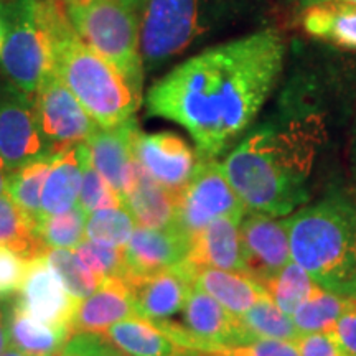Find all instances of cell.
Listing matches in <instances>:
<instances>
[{"label":"cell","mask_w":356,"mask_h":356,"mask_svg":"<svg viewBox=\"0 0 356 356\" xmlns=\"http://www.w3.org/2000/svg\"><path fill=\"white\" fill-rule=\"evenodd\" d=\"M229 356H299L293 341L273 340V338H254L249 343L222 351Z\"/></svg>","instance_id":"74e56055"},{"label":"cell","mask_w":356,"mask_h":356,"mask_svg":"<svg viewBox=\"0 0 356 356\" xmlns=\"http://www.w3.org/2000/svg\"><path fill=\"white\" fill-rule=\"evenodd\" d=\"M44 261L55 270L66 291L74 300L81 302L96 292L101 280L96 279L70 249H48Z\"/></svg>","instance_id":"1f68e13d"},{"label":"cell","mask_w":356,"mask_h":356,"mask_svg":"<svg viewBox=\"0 0 356 356\" xmlns=\"http://www.w3.org/2000/svg\"><path fill=\"white\" fill-rule=\"evenodd\" d=\"M244 269L262 287L289 264V222L262 215H249L239 225Z\"/></svg>","instance_id":"7c38bea8"},{"label":"cell","mask_w":356,"mask_h":356,"mask_svg":"<svg viewBox=\"0 0 356 356\" xmlns=\"http://www.w3.org/2000/svg\"><path fill=\"white\" fill-rule=\"evenodd\" d=\"M340 296L345 297H351V299H356V273L353 274L348 282L345 284V287L340 291Z\"/></svg>","instance_id":"7bdbcfd3"},{"label":"cell","mask_w":356,"mask_h":356,"mask_svg":"<svg viewBox=\"0 0 356 356\" xmlns=\"http://www.w3.org/2000/svg\"><path fill=\"white\" fill-rule=\"evenodd\" d=\"M88 157L89 152L84 142L66 147L53 155L42 190V218L60 215L78 203L83 168Z\"/></svg>","instance_id":"44dd1931"},{"label":"cell","mask_w":356,"mask_h":356,"mask_svg":"<svg viewBox=\"0 0 356 356\" xmlns=\"http://www.w3.org/2000/svg\"><path fill=\"white\" fill-rule=\"evenodd\" d=\"M0 246H6L22 259L43 257L48 248L37 236V222L7 193L0 195Z\"/></svg>","instance_id":"484cf974"},{"label":"cell","mask_w":356,"mask_h":356,"mask_svg":"<svg viewBox=\"0 0 356 356\" xmlns=\"http://www.w3.org/2000/svg\"><path fill=\"white\" fill-rule=\"evenodd\" d=\"M88 213L76 203L68 211L42 218L37 236L48 249H73L84 239Z\"/></svg>","instance_id":"4dcf8cb0"},{"label":"cell","mask_w":356,"mask_h":356,"mask_svg":"<svg viewBox=\"0 0 356 356\" xmlns=\"http://www.w3.org/2000/svg\"><path fill=\"white\" fill-rule=\"evenodd\" d=\"M318 2H327V0H302V6L309 7V6H314V3H318Z\"/></svg>","instance_id":"f907efd6"},{"label":"cell","mask_w":356,"mask_h":356,"mask_svg":"<svg viewBox=\"0 0 356 356\" xmlns=\"http://www.w3.org/2000/svg\"><path fill=\"white\" fill-rule=\"evenodd\" d=\"M118 356H119V355H118Z\"/></svg>","instance_id":"11a10c76"},{"label":"cell","mask_w":356,"mask_h":356,"mask_svg":"<svg viewBox=\"0 0 356 356\" xmlns=\"http://www.w3.org/2000/svg\"><path fill=\"white\" fill-rule=\"evenodd\" d=\"M343 2H353V3H356V0H343Z\"/></svg>","instance_id":"f5cc1de1"},{"label":"cell","mask_w":356,"mask_h":356,"mask_svg":"<svg viewBox=\"0 0 356 356\" xmlns=\"http://www.w3.org/2000/svg\"><path fill=\"white\" fill-rule=\"evenodd\" d=\"M33 102L40 132L50 154L83 144L99 127L55 73L40 84Z\"/></svg>","instance_id":"30bf717a"},{"label":"cell","mask_w":356,"mask_h":356,"mask_svg":"<svg viewBox=\"0 0 356 356\" xmlns=\"http://www.w3.org/2000/svg\"><path fill=\"white\" fill-rule=\"evenodd\" d=\"M293 343L299 356H348L332 330L300 335Z\"/></svg>","instance_id":"f35d334b"},{"label":"cell","mask_w":356,"mask_h":356,"mask_svg":"<svg viewBox=\"0 0 356 356\" xmlns=\"http://www.w3.org/2000/svg\"><path fill=\"white\" fill-rule=\"evenodd\" d=\"M350 168H351V177L356 185V114L353 127H351V140H350Z\"/></svg>","instance_id":"60d3db41"},{"label":"cell","mask_w":356,"mask_h":356,"mask_svg":"<svg viewBox=\"0 0 356 356\" xmlns=\"http://www.w3.org/2000/svg\"><path fill=\"white\" fill-rule=\"evenodd\" d=\"M6 33H7V15L0 10V48H2L3 40H6Z\"/></svg>","instance_id":"f6af8a7d"},{"label":"cell","mask_w":356,"mask_h":356,"mask_svg":"<svg viewBox=\"0 0 356 356\" xmlns=\"http://www.w3.org/2000/svg\"><path fill=\"white\" fill-rule=\"evenodd\" d=\"M124 207L142 228L172 229L177 221L178 195L155 181L139 162L134 180L122 198Z\"/></svg>","instance_id":"7402d4cb"},{"label":"cell","mask_w":356,"mask_h":356,"mask_svg":"<svg viewBox=\"0 0 356 356\" xmlns=\"http://www.w3.org/2000/svg\"><path fill=\"white\" fill-rule=\"evenodd\" d=\"M51 38L53 73L97 126L114 127L134 118L142 97L132 91L113 65L78 37L58 0L51 13Z\"/></svg>","instance_id":"3957f363"},{"label":"cell","mask_w":356,"mask_h":356,"mask_svg":"<svg viewBox=\"0 0 356 356\" xmlns=\"http://www.w3.org/2000/svg\"><path fill=\"white\" fill-rule=\"evenodd\" d=\"M315 289H317V284L297 262H289L275 277L264 284V291L269 293L274 304L287 315H292L297 307L304 304Z\"/></svg>","instance_id":"f546056e"},{"label":"cell","mask_w":356,"mask_h":356,"mask_svg":"<svg viewBox=\"0 0 356 356\" xmlns=\"http://www.w3.org/2000/svg\"><path fill=\"white\" fill-rule=\"evenodd\" d=\"M137 222L126 207L97 210L88 216L84 238L91 241L124 248L137 228Z\"/></svg>","instance_id":"d6a6232c"},{"label":"cell","mask_w":356,"mask_h":356,"mask_svg":"<svg viewBox=\"0 0 356 356\" xmlns=\"http://www.w3.org/2000/svg\"><path fill=\"white\" fill-rule=\"evenodd\" d=\"M56 0H15L7 12L0 68L17 88L33 96L53 73L51 13Z\"/></svg>","instance_id":"52a82bcc"},{"label":"cell","mask_w":356,"mask_h":356,"mask_svg":"<svg viewBox=\"0 0 356 356\" xmlns=\"http://www.w3.org/2000/svg\"><path fill=\"white\" fill-rule=\"evenodd\" d=\"M140 129L136 118L114 127H97L84 142L91 165L124 198L134 180L137 159L136 139Z\"/></svg>","instance_id":"5bb4252c"},{"label":"cell","mask_w":356,"mask_h":356,"mask_svg":"<svg viewBox=\"0 0 356 356\" xmlns=\"http://www.w3.org/2000/svg\"><path fill=\"white\" fill-rule=\"evenodd\" d=\"M74 254L89 273L99 280L111 277L122 279L127 273L126 262H124V248L83 239L74 248Z\"/></svg>","instance_id":"836d02e7"},{"label":"cell","mask_w":356,"mask_h":356,"mask_svg":"<svg viewBox=\"0 0 356 356\" xmlns=\"http://www.w3.org/2000/svg\"><path fill=\"white\" fill-rule=\"evenodd\" d=\"M113 2H118V3H121V6H126L137 12L142 7V2H144V0H113Z\"/></svg>","instance_id":"bcb514c9"},{"label":"cell","mask_w":356,"mask_h":356,"mask_svg":"<svg viewBox=\"0 0 356 356\" xmlns=\"http://www.w3.org/2000/svg\"><path fill=\"white\" fill-rule=\"evenodd\" d=\"M193 287L207 292L234 317H241L256 302L269 296L264 287L244 273L216 269L208 266H191L184 261Z\"/></svg>","instance_id":"ffe728a7"},{"label":"cell","mask_w":356,"mask_h":356,"mask_svg":"<svg viewBox=\"0 0 356 356\" xmlns=\"http://www.w3.org/2000/svg\"><path fill=\"white\" fill-rule=\"evenodd\" d=\"M180 348L222 353L249 343L254 337L244 330L241 322L207 292L191 286L184 305V322H154Z\"/></svg>","instance_id":"ba28073f"},{"label":"cell","mask_w":356,"mask_h":356,"mask_svg":"<svg viewBox=\"0 0 356 356\" xmlns=\"http://www.w3.org/2000/svg\"><path fill=\"white\" fill-rule=\"evenodd\" d=\"M246 213V207L229 185L221 163L202 155L195 175L178 193L175 229L190 241L191 236L218 218L228 216L243 221Z\"/></svg>","instance_id":"9c48e42d"},{"label":"cell","mask_w":356,"mask_h":356,"mask_svg":"<svg viewBox=\"0 0 356 356\" xmlns=\"http://www.w3.org/2000/svg\"><path fill=\"white\" fill-rule=\"evenodd\" d=\"M78 203L88 215L104 208L122 207V198L115 193L113 186L104 180V177L91 165L89 157L84 162L83 168V181L81 190H79Z\"/></svg>","instance_id":"e575fe53"},{"label":"cell","mask_w":356,"mask_h":356,"mask_svg":"<svg viewBox=\"0 0 356 356\" xmlns=\"http://www.w3.org/2000/svg\"><path fill=\"white\" fill-rule=\"evenodd\" d=\"M8 335H7V323H6V310L0 309V355L7 350Z\"/></svg>","instance_id":"b9f144b4"},{"label":"cell","mask_w":356,"mask_h":356,"mask_svg":"<svg viewBox=\"0 0 356 356\" xmlns=\"http://www.w3.org/2000/svg\"><path fill=\"white\" fill-rule=\"evenodd\" d=\"M132 293L136 315L149 322H162L184 309L191 282L184 262L172 269L144 275H124Z\"/></svg>","instance_id":"2e32d148"},{"label":"cell","mask_w":356,"mask_h":356,"mask_svg":"<svg viewBox=\"0 0 356 356\" xmlns=\"http://www.w3.org/2000/svg\"><path fill=\"white\" fill-rule=\"evenodd\" d=\"M66 20L84 43L121 73L137 96L144 89L140 20L113 0H58Z\"/></svg>","instance_id":"8992f818"},{"label":"cell","mask_w":356,"mask_h":356,"mask_svg":"<svg viewBox=\"0 0 356 356\" xmlns=\"http://www.w3.org/2000/svg\"><path fill=\"white\" fill-rule=\"evenodd\" d=\"M136 159L155 181L178 195L197 172L202 155L175 132H139Z\"/></svg>","instance_id":"4fadbf2b"},{"label":"cell","mask_w":356,"mask_h":356,"mask_svg":"<svg viewBox=\"0 0 356 356\" xmlns=\"http://www.w3.org/2000/svg\"><path fill=\"white\" fill-rule=\"evenodd\" d=\"M286 44L274 29L216 44L159 79L147 113L188 131L198 154L216 159L251 126L282 73Z\"/></svg>","instance_id":"6da1fadb"},{"label":"cell","mask_w":356,"mask_h":356,"mask_svg":"<svg viewBox=\"0 0 356 356\" xmlns=\"http://www.w3.org/2000/svg\"><path fill=\"white\" fill-rule=\"evenodd\" d=\"M48 152L40 132L33 96L8 79H0V159L7 172Z\"/></svg>","instance_id":"8fae6325"},{"label":"cell","mask_w":356,"mask_h":356,"mask_svg":"<svg viewBox=\"0 0 356 356\" xmlns=\"http://www.w3.org/2000/svg\"><path fill=\"white\" fill-rule=\"evenodd\" d=\"M322 134L317 118L262 124L226 155L222 170L246 211L280 218L309 202Z\"/></svg>","instance_id":"7a4b0ae2"},{"label":"cell","mask_w":356,"mask_h":356,"mask_svg":"<svg viewBox=\"0 0 356 356\" xmlns=\"http://www.w3.org/2000/svg\"><path fill=\"white\" fill-rule=\"evenodd\" d=\"M140 8L142 61L155 71L225 25L238 0H144Z\"/></svg>","instance_id":"5b68a950"},{"label":"cell","mask_w":356,"mask_h":356,"mask_svg":"<svg viewBox=\"0 0 356 356\" xmlns=\"http://www.w3.org/2000/svg\"><path fill=\"white\" fill-rule=\"evenodd\" d=\"M188 248V239L175 228L149 229L137 226L124 246L126 275H144L172 269L186 259Z\"/></svg>","instance_id":"e0dca14e"},{"label":"cell","mask_w":356,"mask_h":356,"mask_svg":"<svg viewBox=\"0 0 356 356\" xmlns=\"http://www.w3.org/2000/svg\"><path fill=\"white\" fill-rule=\"evenodd\" d=\"M137 317L132 293L121 277L101 280L92 296L81 300L71 317V333H104L111 325Z\"/></svg>","instance_id":"ac0fdd59"},{"label":"cell","mask_w":356,"mask_h":356,"mask_svg":"<svg viewBox=\"0 0 356 356\" xmlns=\"http://www.w3.org/2000/svg\"><path fill=\"white\" fill-rule=\"evenodd\" d=\"M15 302L30 317L55 327H70L71 317L79 304L70 296L44 257L29 261Z\"/></svg>","instance_id":"9a60e30c"},{"label":"cell","mask_w":356,"mask_h":356,"mask_svg":"<svg viewBox=\"0 0 356 356\" xmlns=\"http://www.w3.org/2000/svg\"><path fill=\"white\" fill-rule=\"evenodd\" d=\"M48 356H55V355H48Z\"/></svg>","instance_id":"db71d44e"},{"label":"cell","mask_w":356,"mask_h":356,"mask_svg":"<svg viewBox=\"0 0 356 356\" xmlns=\"http://www.w3.org/2000/svg\"><path fill=\"white\" fill-rule=\"evenodd\" d=\"M305 32L345 50L356 51V3L327 0L304 8Z\"/></svg>","instance_id":"cb8c5ba5"},{"label":"cell","mask_w":356,"mask_h":356,"mask_svg":"<svg viewBox=\"0 0 356 356\" xmlns=\"http://www.w3.org/2000/svg\"><path fill=\"white\" fill-rule=\"evenodd\" d=\"M7 167L3 163V160L0 159V195L6 193L7 190Z\"/></svg>","instance_id":"ee69618b"},{"label":"cell","mask_w":356,"mask_h":356,"mask_svg":"<svg viewBox=\"0 0 356 356\" xmlns=\"http://www.w3.org/2000/svg\"><path fill=\"white\" fill-rule=\"evenodd\" d=\"M190 356H229L225 353H207V351H197V350H188Z\"/></svg>","instance_id":"7dc6e473"},{"label":"cell","mask_w":356,"mask_h":356,"mask_svg":"<svg viewBox=\"0 0 356 356\" xmlns=\"http://www.w3.org/2000/svg\"><path fill=\"white\" fill-rule=\"evenodd\" d=\"M29 261L6 246H0V299H7L12 293L19 292L24 282Z\"/></svg>","instance_id":"8d00e7d4"},{"label":"cell","mask_w":356,"mask_h":356,"mask_svg":"<svg viewBox=\"0 0 356 356\" xmlns=\"http://www.w3.org/2000/svg\"><path fill=\"white\" fill-rule=\"evenodd\" d=\"M293 262L317 286L340 293L356 273V203L328 197L287 218Z\"/></svg>","instance_id":"277c9868"},{"label":"cell","mask_w":356,"mask_h":356,"mask_svg":"<svg viewBox=\"0 0 356 356\" xmlns=\"http://www.w3.org/2000/svg\"><path fill=\"white\" fill-rule=\"evenodd\" d=\"M15 2V0H0V10H2L3 13H6L7 15V12H8V8L12 7V3Z\"/></svg>","instance_id":"c3c4849f"},{"label":"cell","mask_w":356,"mask_h":356,"mask_svg":"<svg viewBox=\"0 0 356 356\" xmlns=\"http://www.w3.org/2000/svg\"><path fill=\"white\" fill-rule=\"evenodd\" d=\"M8 343L25 356L55 355L73 335L70 327H55L30 317L12 302L6 309Z\"/></svg>","instance_id":"603a6c76"},{"label":"cell","mask_w":356,"mask_h":356,"mask_svg":"<svg viewBox=\"0 0 356 356\" xmlns=\"http://www.w3.org/2000/svg\"><path fill=\"white\" fill-rule=\"evenodd\" d=\"M238 318L244 330L254 338L296 341L302 335L291 315L284 314L269 296L256 302Z\"/></svg>","instance_id":"f1b7e54d"},{"label":"cell","mask_w":356,"mask_h":356,"mask_svg":"<svg viewBox=\"0 0 356 356\" xmlns=\"http://www.w3.org/2000/svg\"><path fill=\"white\" fill-rule=\"evenodd\" d=\"M239 225L241 221L228 216L211 221L191 236L185 261L191 266H208L246 274Z\"/></svg>","instance_id":"d6986e66"},{"label":"cell","mask_w":356,"mask_h":356,"mask_svg":"<svg viewBox=\"0 0 356 356\" xmlns=\"http://www.w3.org/2000/svg\"><path fill=\"white\" fill-rule=\"evenodd\" d=\"M332 332L348 356H356V299H351L350 309L337 320Z\"/></svg>","instance_id":"ab89813d"},{"label":"cell","mask_w":356,"mask_h":356,"mask_svg":"<svg viewBox=\"0 0 356 356\" xmlns=\"http://www.w3.org/2000/svg\"><path fill=\"white\" fill-rule=\"evenodd\" d=\"M102 335L115 350L127 356H177L180 351V346L162 328L140 317L111 325Z\"/></svg>","instance_id":"d4e9b609"},{"label":"cell","mask_w":356,"mask_h":356,"mask_svg":"<svg viewBox=\"0 0 356 356\" xmlns=\"http://www.w3.org/2000/svg\"><path fill=\"white\" fill-rule=\"evenodd\" d=\"M350 305L351 297L340 296L317 286L309 299L297 307L292 314V320L302 335L330 332Z\"/></svg>","instance_id":"83f0119b"},{"label":"cell","mask_w":356,"mask_h":356,"mask_svg":"<svg viewBox=\"0 0 356 356\" xmlns=\"http://www.w3.org/2000/svg\"><path fill=\"white\" fill-rule=\"evenodd\" d=\"M53 155L47 154L7 173L6 193L37 222L42 218V190Z\"/></svg>","instance_id":"4316f807"},{"label":"cell","mask_w":356,"mask_h":356,"mask_svg":"<svg viewBox=\"0 0 356 356\" xmlns=\"http://www.w3.org/2000/svg\"><path fill=\"white\" fill-rule=\"evenodd\" d=\"M118 350L101 333H73L55 356H118Z\"/></svg>","instance_id":"d590c367"},{"label":"cell","mask_w":356,"mask_h":356,"mask_svg":"<svg viewBox=\"0 0 356 356\" xmlns=\"http://www.w3.org/2000/svg\"><path fill=\"white\" fill-rule=\"evenodd\" d=\"M177 356H190V355H188V350H186V348H180V351H178Z\"/></svg>","instance_id":"816d5d0a"},{"label":"cell","mask_w":356,"mask_h":356,"mask_svg":"<svg viewBox=\"0 0 356 356\" xmlns=\"http://www.w3.org/2000/svg\"><path fill=\"white\" fill-rule=\"evenodd\" d=\"M0 356H25V355L20 353V351H17L15 348H7Z\"/></svg>","instance_id":"681fc988"}]
</instances>
